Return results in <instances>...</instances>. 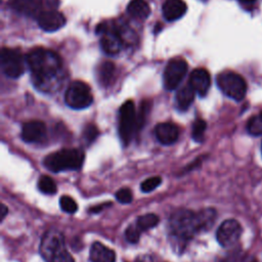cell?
I'll use <instances>...</instances> for the list:
<instances>
[{"mask_svg": "<svg viewBox=\"0 0 262 262\" xmlns=\"http://www.w3.org/2000/svg\"><path fill=\"white\" fill-rule=\"evenodd\" d=\"M64 101L71 108L83 110L92 103L93 96L86 83L82 81H74L66 91Z\"/></svg>", "mask_w": 262, "mask_h": 262, "instance_id": "7", "label": "cell"}, {"mask_svg": "<svg viewBox=\"0 0 262 262\" xmlns=\"http://www.w3.org/2000/svg\"><path fill=\"white\" fill-rule=\"evenodd\" d=\"M137 115L133 100H127L119 112V135L124 145H128L136 133Z\"/></svg>", "mask_w": 262, "mask_h": 262, "instance_id": "6", "label": "cell"}, {"mask_svg": "<svg viewBox=\"0 0 262 262\" xmlns=\"http://www.w3.org/2000/svg\"><path fill=\"white\" fill-rule=\"evenodd\" d=\"M115 66L111 61H104L98 69V80L103 86H107L114 78Z\"/></svg>", "mask_w": 262, "mask_h": 262, "instance_id": "23", "label": "cell"}, {"mask_svg": "<svg viewBox=\"0 0 262 262\" xmlns=\"http://www.w3.org/2000/svg\"><path fill=\"white\" fill-rule=\"evenodd\" d=\"M38 188L44 194H54L57 190L54 180L47 175H42L39 177Z\"/></svg>", "mask_w": 262, "mask_h": 262, "instance_id": "24", "label": "cell"}, {"mask_svg": "<svg viewBox=\"0 0 262 262\" xmlns=\"http://www.w3.org/2000/svg\"><path fill=\"white\" fill-rule=\"evenodd\" d=\"M0 63L2 72L8 78L16 79L24 74L27 60L19 50L12 48H2Z\"/></svg>", "mask_w": 262, "mask_h": 262, "instance_id": "8", "label": "cell"}, {"mask_svg": "<svg viewBox=\"0 0 262 262\" xmlns=\"http://www.w3.org/2000/svg\"><path fill=\"white\" fill-rule=\"evenodd\" d=\"M97 135H98V130L95 125L88 124L85 126L83 131V138L86 140L87 143H91L92 141H94Z\"/></svg>", "mask_w": 262, "mask_h": 262, "instance_id": "32", "label": "cell"}, {"mask_svg": "<svg viewBox=\"0 0 262 262\" xmlns=\"http://www.w3.org/2000/svg\"><path fill=\"white\" fill-rule=\"evenodd\" d=\"M161 183H162V178L160 176H154L142 181L140 184V188L143 192H150L155 190Z\"/></svg>", "mask_w": 262, "mask_h": 262, "instance_id": "29", "label": "cell"}, {"mask_svg": "<svg viewBox=\"0 0 262 262\" xmlns=\"http://www.w3.org/2000/svg\"><path fill=\"white\" fill-rule=\"evenodd\" d=\"M194 93L195 92L189 85L180 88L175 96V102H176L177 108L180 111L187 110L193 101Z\"/></svg>", "mask_w": 262, "mask_h": 262, "instance_id": "21", "label": "cell"}, {"mask_svg": "<svg viewBox=\"0 0 262 262\" xmlns=\"http://www.w3.org/2000/svg\"><path fill=\"white\" fill-rule=\"evenodd\" d=\"M135 262H152V259L149 255H142L137 257Z\"/></svg>", "mask_w": 262, "mask_h": 262, "instance_id": "35", "label": "cell"}, {"mask_svg": "<svg viewBox=\"0 0 262 262\" xmlns=\"http://www.w3.org/2000/svg\"><path fill=\"white\" fill-rule=\"evenodd\" d=\"M187 10V6L183 0H166L163 4V16L168 21L176 20L182 17Z\"/></svg>", "mask_w": 262, "mask_h": 262, "instance_id": "17", "label": "cell"}, {"mask_svg": "<svg viewBox=\"0 0 262 262\" xmlns=\"http://www.w3.org/2000/svg\"><path fill=\"white\" fill-rule=\"evenodd\" d=\"M159 221H160V218L158 215L154 213H147L137 217L135 224L140 229V231L143 232L157 226L159 224Z\"/></svg>", "mask_w": 262, "mask_h": 262, "instance_id": "22", "label": "cell"}, {"mask_svg": "<svg viewBox=\"0 0 262 262\" xmlns=\"http://www.w3.org/2000/svg\"><path fill=\"white\" fill-rule=\"evenodd\" d=\"M26 60L37 89L43 92L57 89L62 80V62L55 52L37 47L27 54Z\"/></svg>", "mask_w": 262, "mask_h": 262, "instance_id": "1", "label": "cell"}, {"mask_svg": "<svg viewBox=\"0 0 262 262\" xmlns=\"http://www.w3.org/2000/svg\"><path fill=\"white\" fill-rule=\"evenodd\" d=\"M10 6L15 11L28 16H37L45 11L43 10L42 0H11Z\"/></svg>", "mask_w": 262, "mask_h": 262, "instance_id": "16", "label": "cell"}, {"mask_svg": "<svg viewBox=\"0 0 262 262\" xmlns=\"http://www.w3.org/2000/svg\"><path fill=\"white\" fill-rule=\"evenodd\" d=\"M149 106L150 103L149 101H143L140 105L139 108V113L137 114V122H136V133H138V131H140V129L143 127L144 123H145V119L147 116V113L149 112Z\"/></svg>", "mask_w": 262, "mask_h": 262, "instance_id": "28", "label": "cell"}, {"mask_svg": "<svg viewBox=\"0 0 262 262\" xmlns=\"http://www.w3.org/2000/svg\"><path fill=\"white\" fill-rule=\"evenodd\" d=\"M96 33L100 35V47L104 53L116 55L121 51L124 40L118 29L115 27L111 28L106 23H102L97 26Z\"/></svg>", "mask_w": 262, "mask_h": 262, "instance_id": "9", "label": "cell"}, {"mask_svg": "<svg viewBox=\"0 0 262 262\" xmlns=\"http://www.w3.org/2000/svg\"><path fill=\"white\" fill-rule=\"evenodd\" d=\"M238 1L243 5H250V4H253L256 0H238Z\"/></svg>", "mask_w": 262, "mask_h": 262, "instance_id": "37", "label": "cell"}, {"mask_svg": "<svg viewBox=\"0 0 262 262\" xmlns=\"http://www.w3.org/2000/svg\"><path fill=\"white\" fill-rule=\"evenodd\" d=\"M90 262H116V253L99 242H94L89 252Z\"/></svg>", "mask_w": 262, "mask_h": 262, "instance_id": "18", "label": "cell"}, {"mask_svg": "<svg viewBox=\"0 0 262 262\" xmlns=\"http://www.w3.org/2000/svg\"><path fill=\"white\" fill-rule=\"evenodd\" d=\"M207 128V123L202 120H195L194 123L192 124V130H191V135L194 141L196 142H202L204 140V133Z\"/></svg>", "mask_w": 262, "mask_h": 262, "instance_id": "26", "label": "cell"}, {"mask_svg": "<svg viewBox=\"0 0 262 262\" xmlns=\"http://www.w3.org/2000/svg\"><path fill=\"white\" fill-rule=\"evenodd\" d=\"M156 137L164 145H170L174 143L179 136L178 127L170 122L160 123L156 126Z\"/></svg>", "mask_w": 262, "mask_h": 262, "instance_id": "15", "label": "cell"}, {"mask_svg": "<svg viewBox=\"0 0 262 262\" xmlns=\"http://www.w3.org/2000/svg\"><path fill=\"white\" fill-rule=\"evenodd\" d=\"M200 232L196 215L188 209L176 210L169 219V234L173 249L182 253L186 244Z\"/></svg>", "mask_w": 262, "mask_h": 262, "instance_id": "2", "label": "cell"}, {"mask_svg": "<svg viewBox=\"0 0 262 262\" xmlns=\"http://www.w3.org/2000/svg\"><path fill=\"white\" fill-rule=\"evenodd\" d=\"M141 231L140 229L136 226V224H131L129 225L126 230H125V237L126 239L131 243V244H136L139 238H140V235H141Z\"/></svg>", "mask_w": 262, "mask_h": 262, "instance_id": "30", "label": "cell"}, {"mask_svg": "<svg viewBox=\"0 0 262 262\" xmlns=\"http://www.w3.org/2000/svg\"><path fill=\"white\" fill-rule=\"evenodd\" d=\"M127 12L133 18L145 19L150 13V7L145 0H131L127 5Z\"/></svg>", "mask_w": 262, "mask_h": 262, "instance_id": "20", "label": "cell"}, {"mask_svg": "<svg viewBox=\"0 0 262 262\" xmlns=\"http://www.w3.org/2000/svg\"><path fill=\"white\" fill-rule=\"evenodd\" d=\"M46 137V126L41 121H30L23 125L21 138L29 143L42 142Z\"/></svg>", "mask_w": 262, "mask_h": 262, "instance_id": "13", "label": "cell"}, {"mask_svg": "<svg viewBox=\"0 0 262 262\" xmlns=\"http://www.w3.org/2000/svg\"><path fill=\"white\" fill-rule=\"evenodd\" d=\"M37 23L42 30L46 32H54L64 26L66 18L61 12L49 9L41 12L37 16Z\"/></svg>", "mask_w": 262, "mask_h": 262, "instance_id": "12", "label": "cell"}, {"mask_svg": "<svg viewBox=\"0 0 262 262\" xmlns=\"http://www.w3.org/2000/svg\"><path fill=\"white\" fill-rule=\"evenodd\" d=\"M60 209L69 214H74L78 210V205L74 199H72L70 195H62L59 200Z\"/></svg>", "mask_w": 262, "mask_h": 262, "instance_id": "27", "label": "cell"}, {"mask_svg": "<svg viewBox=\"0 0 262 262\" xmlns=\"http://www.w3.org/2000/svg\"><path fill=\"white\" fill-rule=\"evenodd\" d=\"M242 226L235 219H227L223 221L217 229L216 238L220 246L229 248L234 246L242 234Z\"/></svg>", "mask_w": 262, "mask_h": 262, "instance_id": "11", "label": "cell"}, {"mask_svg": "<svg viewBox=\"0 0 262 262\" xmlns=\"http://www.w3.org/2000/svg\"><path fill=\"white\" fill-rule=\"evenodd\" d=\"M201 162H202V160H201V159H196L194 162H192V163L188 164V165H187V166L182 170V173H181V174H183V173H187V172L191 171L192 169L196 168V167L201 164Z\"/></svg>", "mask_w": 262, "mask_h": 262, "instance_id": "34", "label": "cell"}, {"mask_svg": "<svg viewBox=\"0 0 262 262\" xmlns=\"http://www.w3.org/2000/svg\"><path fill=\"white\" fill-rule=\"evenodd\" d=\"M84 152L79 148H63L46 156L44 167L54 173L79 170L84 162Z\"/></svg>", "mask_w": 262, "mask_h": 262, "instance_id": "4", "label": "cell"}, {"mask_svg": "<svg viewBox=\"0 0 262 262\" xmlns=\"http://www.w3.org/2000/svg\"><path fill=\"white\" fill-rule=\"evenodd\" d=\"M211 78L207 70L199 68L193 70L189 76V86L200 96H205L210 88Z\"/></svg>", "mask_w": 262, "mask_h": 262, "instance_id": "14", "label": "cell"}, {"mask_svg": "<svg viewBox=\"0 0 262 262\" xmlns=\"http://www.w3.org/2000/svg\"><path fill=\"white\" fill-rule=\"evenodd\" d=\"M249 262H257V260H256V259H252V260L249 261Z\"/></svg>", "mask_w": 262, "mask_h": 262, "instance_id": "38", "label": "cell"}, {"mask_svg": "<svg viewBox=\"0 0 262 262\" xmlns=\"http://www.w3.org/2000/svg\"><path fill=\"white\" fill-rule=\"evenodd\" d=\"M0 213H1V218H0V220H1V221H3V219L5 218V216H6V215H7V213H8V208H7L4 204H2V205H1Z\"/></svg>", "mask_w": 262, "mask_h": 262, "instance_id": "36", "label": "cell"}, {"mask_svg": "<svg viewBox=\"0 0 262 262\" xmlns=\"http://www.w3.org/2000/svg\"><path fill=\"white\" fill-rule=\"evenodd\" d=\"M247 130L251 135H262V113L250 118L247 123Z\"/></svg>", "mask_w": 262, "mask_h": 262, "instance_id": "25", "label": "cell"}, {"mask_svg": "<svg viewBox=\"0 0 262 262\" xmlns=\"http://www.w3.org/2000/svg\"><path fill=\"white\" fill-rule=\"evenodd\" d=\"M115 196L117 199V201L121 204H130L133 200V194H132V191L127 188V187H124V188H120L116 193H115Z\"/></svg>", "mask_w": 262, "mask_h": 262, "instance_id": "31", "label": "cell"}, {"mask_svg": "<svg viewBox=\"0 0 262 262\" xmlns=\"http://www.w3.org/2000/svg\"><path fill=\"white\" fill-rule=\"evenodd\" d=\"M216 83L218 88L233 100L239 101L244 99L247 93V83L245 79L232 71H224L218 74Z\"/></svg>", "mask_w": 262, "mask_h": 262, "instance_id": "5", "label": "cell"}, {"mask_svg": "<svg viewBox=\"0 0 262 262\" xmlns=\"http://www.w3.org/2000/svg\"><path fill=\"white\" fill-rule=\"evenodd\" d=\"M111 205H112V203H103V204L95 205V206L91 207V208L88 210V212H89V213H91V214H96V213H99L100 211H102L105 207L111 206Z\"/></svg>", "mask_w": 262, "mask_h": 262, "instance_id": "33", "label": "cell"}, {"mask_svg": "<svg viewBox=\"0 0 262 262\" xmlns=\"http://www.w3.org/2000/svg\"><path fill=\"white\" fill-rule=\"evenodd\" d=\"M187 73V63L183 58L171 59L165 68L163 75L164 87L167 90H174L181 83Z\"/></svg>", "mask_w": 262, "mask_h": 262, "instance_id": "10", "label": "cell"}, {"mask_svg": "<svg viewBox=\"0 0 262 262\" xmlns=\"http://www.w3.org/2000/svg\"><path fill=\"white\" fill-rule=\"evenodd\" d=\"M39 250L46 262H75L66 248L63 234L57 229H48L43 234Z\"/></svg>", "mask_w": 262, "mask_h": 262, "instance_id": "3", "label": "cell"}, {"mask_svg": "<svg viewBox=\"0 0 262 262\" xmlns=\"http://www.w3.org/2000/svg\"><path fill=\"white\" fill-rule=\"evenodd\" d=\"M195 215H196L199 229L201 232V231H208L211 229V227L215 223L217 212L213 208H205L200 210L198 213H195Z\"/></svg>", "mask_w": 262, "mask_h": 262, "instance_id": "19", "label": "cell"}]
</instances>
